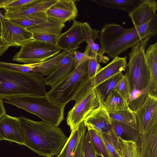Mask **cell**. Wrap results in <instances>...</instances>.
I'll list each match as a JSON object with an SVG mask.
<instances>
[{
    "label": "cell",
    "mask_w": 157,
    "mask_h": 157,
    "mask_svg": "<svg viewBox=\"0 0 157 157\" xmlns=\"http://www.w3.org/2000/svg\"><path fill=\"white\" fill-rule=\"evenodd\" d=\"M93 88L91 79L88 78L85 81L78 91L73 101H75V103L78 102Z\"/></svg>",
    "instance_id": "obj_38"
},
{
    "label": "cell",
    "mask_w": 157,
    "mask_h": 157,
    "mask_svg": "<svg viewBox=\"0 0 157 157\" xmlns=\"http://www.w3.org/2000/svg\"><path fill=\"white\" fill-rule=\"evenodd\" d=\"M24 145L40 156L58 155L68 138L61 128L42 120L35 121L19 117Z\"/></svg>",
    "instance_id": "obj_1"
},
{
    "label": "cell",
    "mask_w": 157,
    "mask_h": 157,
    "mask_svg": "<svg viewBox=\"0 0 157 157\" xmlns=\"http://www.w3.org/2000/svg\"><path fill=\"white\" fill-rule=\"evenodd\" d=\"M90 53V49L88 45L86 47L85 51L83 53L77 50L74 51L73 58L75 68L79 65L89 60Z\"/></svg>",
    "instance_id": "obj_39"
},
{
    "label": "cell",
    "mask_w": 157,
    "mask_h": 157,
    "mask_svg": "<svg viewBox=\"0 0 157 157\" xmlns=\"http://www.w3.org/2000/svg\"><path fill=\"white\" fill-rule=\"evenodd\" d=\"M124 74L121 72L105 81L94 88L99 104L103 105L104 99L119 82Z\"/></svg>",
    "instance_id": "obj_27"
},
{
    "label": "cell",
    "mask_w": 157,
    "mask_h": 157,
    "mask_svg": "<svg viewBox=\"0 0 157 157\" xmlns=\"http://www.w3.org/2000/svg\"><path fill=\"white\" fill-rule=\"evenodd\" d=\"M46 13L48 16L65 23L75 20L78 15V10L74 0H57Z\"/></svg>",
    "instance_id": "obj_14"
},
{
    "label": "cell",
    "mask_w": 157,
    "mask_h": 157,
    "mask_svg": "<svg viewBox=\"0 0 157 157\" xmlns=\"http://www.w3.org/2000/svg\"><path fill=\"white\" fill-rule=\"evenodd\" d=\"M86 127L83 122L81 123L73 131L58 157H73L82 134L86 132Z\"/></svg>",
    "instance_id": "obj_21"
},
{
    "label": "cell",
    "mask_w": 157,
    "mask_h": 157,
    "mask_svg": "<svg viewBox=\"0 0 157 157\" xmlns=\"http://www.w3.org/2000/svg\"><path fill=\"white\" fill-rule=\"evenodd\" d=\"M134 27L142 40L147 38L151 39L157 33V14L147 22Z\"/></svg>",
    "instance_id": "obj_31"
},
{
    "label": "cell",
    "mask_w": 157,
    "mask_h": 157,
    "mask_svg": "<svg viewBox=\"0 0 157 157\" xmlns=\"http://www.w3.org/2000/svg\"><path fill=\"white\" fill-rule=\"evenodd\" d=\"M0 139L24 145V135L19 117L6 114L0 118Z\"/></svg>",
    "instance_id": "obj_12"
},
{
    "label": "cell",
    "mask_w": 157,
    "mask_h": 157,
    "mask_svg": "<svg viewBox=\"0 0 157 157\" xmlns=\"http://www.w3.org/2000/svg\"><path fill=\"white\" fill-rule=\"evenodd\" d=\"M65 26V23L62 21L49 17L47 21L26 28L33 34L48 33L59 35Z\"/></svg>",
    "instance_id": "obj_22"
},
{
    "label": "cell",
    "mask_w": 157,
    "mask_h": 157,
    "mask_svg": "<svg viewBox=\"0 0 157 157\" xmlns=\"http://www.w3.org/2000/svg\"><path fill=\"white\" fill-rule=\"evenodd\" d=\"M109 157H121L118 139L112 132L110 135L101 134Z\"/></svg>",
    "instance_id": "obj_33"
},
{
    "label": "cell",
    "mask_w": 157,
    "mask_h": 157,
    "mask_svg": "<svg viewBox=\"0 0 157 157\" xmlns=\"http://www.w3.org/2000/svg\"><path fill=\"white\" fill-rule=\"evenodd\" d=\"M113 90L128 102L131 98L132 93L128 79L124 74Z\"/></svg>",
    "instance_id": "obj_35"
},
{
    "label": "cell",
    "mask_w": 157,
    "mask_h": 157,
    "mask_svg": "<svg viewBox=\"0 0 157 157\" xmlns=\"http://www.w3.org/2000/svg\"><path fill=\"white\" fill-rule=\"evenodd\" d=\"M83 28L86 38V42L90 49V51L100 56H104L99 45L95 43L99 37V30L91 28L87 22L82 23Z\"/></svg>",
    "instance_id": "obj_29"
},
{
    "label": "cell",
    "mask_w": 157,
    "mask_h": 157,
    "mask_svg": "<svg viewBox=\"0 0 157 157\" xmlns=\"http://www.w3.org/2000/svg\"><path fill=\"white\" fill-rule=\"evenodd\" d=\"M48 18L46 12H40L23 15L9 20L14 23L27 28L46 21Z\"/></svg>",
    "instance_id": "obj_28"
},
{
    "label": "cell",
    "mask_w": 157,
    "mask_h": 157,
    "mask_svg": "<svg viewBox=\"0 0 157 157\" xmlns=\"http://www.w3.org/2000/svg\"><path fill=\"white\" fill-rule=\"evenodd\" d=\"M145 60L150 75L146 92L157 97V43L150 45L145 52Z\"/></svg>",
    "instance_id": "obj_19"
},
{
    "label": "cell",
    "mask_w": 157,
    "mask_h": 157,
    "mask_svg": "<svg viewBox=\"0 0 157 157\" xmlns=\"http://www.w3.org/2000/svg\"><path fill=\"white\" fill-rule=\"evenodd\" d=\"M70 52L63 50L56 56L42 62L35 63L33 72L39 73L48 76L57 68L62 59Z\"/></svg>",
    "instance_id": "obj_24"
},
{
    "label": "cell",
    "mask_w": 157,
    "mask_h": 157,
    "mask_svg": "<svg viewBox=\"0 0 157 157\" xmlns=\"http://www.w3.org/2000/svg\"><path fill=\"white\" fill-rule=\"evenodd\" d=\"M121 157H140L136 142L118 139Z\"/></svg>",
    "instance_id": "obj_32"
},
{
    "label": "cell",
    "mask_w": 157,
    "mask_h": 157,
    "mask_svg": "<svg viewBox=\"0 0 157 157\" xmlns=\"http://www.w3.org/2000/svg\"><path fill=\"white\" fill-rule=\"evenodd\" d=\"M100 49L111 59L118 56L142 41L135 27L124 28L121 25L106 24L99 36Z\"/></svg>",
    "instance_id": "obj_3"
},
{
    "label": "cell",
    "mask_w": 157,
    "mask_h": 157,
    "mask_svg": "<svg viewBox=\"0 0 157 157\" xmlns=\"http://www.w3.org/2000/svg\"><path fill=\"white\" fill-rule=\"evenodd\" d=\"M109 114L112 120L126 124L138 130L136 116L130 108L127 110L109 113Z\"/></svg>",
    "instance_id": "obj_30"
},
{
    "label": "cell",
    "mask_w": 157,
    "mask_h": 157,
    "mask_svg": "<svg viewBox=\"0 0 157 157\" xmlns=\"http://www.w3.org/2000/svg\"><path fill=\"white\" fill-rule=\"evenodd\" d=\"M54 157L53 156H48V157Z\"/></svg>",
    "instance_id": "obj_47"
},
{
    "label": "cell",
    "mask_w": 157,
    "mask_h": 157,
    "mask_svg": "<svg viewBox=\"0 0 157 157\" xmlns=\"http://www.w3.org/2000/svg\"><path fill=\"white\" fill-rule=\"evenodd\" d=\"M157 2L155 0H142L139 5L128 15L134 27L149 21L156 15Z\"/></svg>",
    "instance_id": "obj_17"
},
{
    "label": "cell",
    "mask_w": 157,
    "mask_h": 157,
    "mask_svg": "<svg viewBox=\"0 0 157 157\" xmlns=\"http://www.w3.org/2000/svg\"><path fill=\"white\" fill-rule=\"evenodd\" d=\"M57 0H34L17 9L6 11L4 16L10 19L21 16L40 12H46Z\"/></svg>",
    "instance_id": "obj_18"
},
{
    "label": "cell",
    "mask_w": 157,
    "mask_h": 157,
    "mask_svg": "<svg viewBox=\"0 0 157 157\" xmlns=\"http://www.w3.org/2000/svg\"><path fill=\"white\" fill-rule=\"evenodd\" d=\"M148 94L146 93L142 94L128 102L129 108L133 112L143 103Z\"/></svg>",
    "instance_id": "obj_40"
},
{
    "label": "cell",
    "mask_w": 157,
    "mask_h": 157,
    "mask_svg": "<svg viewBox=\"0 0 157 157\" xmlns=\"http://www.w3.org/2000/svg\"><path fill=\"white\" fill-rule=\"evenodd\" d=\"M1 139H0V141H1Z\"/></svg>",
    "instance_id": "obj_49"
},
{
    "label": "cell",
    "mask_w": 157,
    "mask_h": 157,
    "mask_svg": "<svg viewBox=\"0 0 157 157\" xmlns=\"http://www.w3.org/2000/svg\"><path fill=\"white\" fill-rule=\"evenodd\" d=\"M136 143L140 157H157V123L140 134Z\"/></svg>",
    "instance_id": "obj_16"
},
{
    "label": "cell",
    "mask_w": 157,
    "mask_h": 157,
    "mask_svg": "<svg viewBox=\"0 0 157 157\" xmlns=\"http://www.w3.org/2000/svg\"><path fill=\"white\" fill-rule=\"evenodd\" d=\"M89 60L76 67L67 76L51 87L46 96L51 101L59 105H65L73 100L88 76Z\"/></svg>",
    "instance_id": "obj_6"
},
{
    "label": "cell",
    "mask_w": 157,
    "mask_h": 157,
    "mask_svg": "<svg viewBox=\"0 0 157 157\" xmlns=\"http://www.w3.org/2000/svg\"><path fill=\"white\" fill-rule=\"evenodd\" d=\"M6 12L5 10L3 8H0V37L1 34V16L2 15H4Z\"/></svg>",
    "instance_id": "obj_46"
},
{
    "label": "cell",
    "mask_w": 157,
    "mask_h": 157,
    "mask_svg": "<svg viewBox=\"0 0 157 157\" xmlns=\"http://www.w3.org/2000/svg\"><path fill=\"white\" fill-rule=\"evenodd\" d=\"M33 34V39L45 42L52 45L57 46L59 35L48 33H35Z\"/></svg>",
    "instance_id": "obj_37"
},
{
    "label": "cell",
    "mask_w": 157,
    "mask_h": 157,
    "mask_svg": "<svg viewBox=\"0 0 157 157\" xmlns=\"http://www.w3.org/2000/svg\"><path fill=\"white\" fill-rule=\"evenodd\" d=\"M10 47V45L0 37V57L8 50Z\"/></svg>",
    "instance_id": "obj_43"
},
{
    "label": "cell",
    "mask_w": 157,
    "mask_h": 157,
    "mask_svg": "<svg viewBox=\"0 0 157 157\" xmlns=\"http://www.w3.org/2000/svg\"><path fill=\"white\" fill-rule=\"evenodd\" d=\"M34 114L43 121L56 126L59 125L64 117L65 106L56 105L45 96H18L4 101Z\"/></svg>",
    "instance_id": "obj_4"
},
{
    "label": "cell",
    "mask_w": 157,
    "mask_h": 157,
    "mask_svg": "<svg viewBox=\"0 0 157 157\" xmlns=\"http://www.w3.org/2000/svg\"><path fill=\"white\" fill-rule=\"evenodd\" d=\"M13 1V0H0V8H4Z\"/></svg>",
    "instance_id": "obj_45"
},
{
    "label": "cell",
    "mask_w": 157,
    "mask_h": 157,
    "mask_svg": "<svg viewBox=\"0 0 157 157\" xmlns=\"http://www.w3.org/2000/svg\"><path fill=\"white\" fill-rule=\"evenodd\" d=\"M71 26L67 31L59 35L57 46L68 52L76 50L79 45L86 41L82 23L73 20Z\"/></svg>",
    "instance_id": "obj_13"
},
{
    "label": "cell",
    "mask_w": 157,
    "mask_h": 157,
    "mask_svg": "<svg viewBox=\"0 0 157 157\" xmlns=\"http://www.w3.org/2000/svg\"><path fill=\"white\" fill-rule=\"evenodd\" d=\"M99 105V102L93 88L80 101L75 103L68 112L67 117V123L73 131L83 121L92 111Z\"/></svg>",
    "instance_id": "obj_8"
},
{
    "label": "cell",
    "mask_w": 157,
    "mask_h": 157,
    "mask_svg": "<svg viewBox=\"0 0 157 157\" xmlns=\"http://www.w3.org/2000/svg\"><path fill=\"white\" fill-rule=\"evenodd\" d=\"M98 5L109 9L124 11L128 13L133 11L140 3L142 0H93Z\"/></svg>",
    "instance_id": "obj_25"
},
{
    "label": "cell",
    "mask_w": 157,
    "mask_h": 157,
    "mask_svg": "<svg viewBox=\"0 0 157 157\" xmlns=\"http://www.w3.org/2000/svg\"><path fill=\"white\" fill-rule=\"evenodd\" d=\"M44 78L39 73H25L0 66V98L45 96Z\"/></svg>",
    "instance_id": "obj_2"
},
{
    "label": "cell",
    "mask_w": 157,
    "mask_h": 157,
    "mask_svg": "<svg viewBox=\"0 0 157 157\" xmlns=\"http://www.w3.org/2000/svg\"><path fill=\"white\" fill-rule=\"evenodd\" d=\"M1 38L10 46L21 47L28 41L33 39V34L27 28L14 23L1 16Z\"/></svg>",
    "instance_id": "obj_9"
},
{
    "label": "cell",
    "mask_w": 157,
    "mask_h": 157,
    "mask_svg": "<svg viewBox=\"0 0 157 157\" xmlns=\"http://www.w3.org/2000/svg\"><path fill=\"white\" fill-rule=\"evenodd\" d=\"M86 132H84L81 136L73 157H83V143Z\"/></svg>",
    "instance_id": "obj_42"
},
{
    "label": "cell",
    "mask_w": 157,
    "mask_h": 157,
    "mask_svg": "<svg viewBox=\"0 0 157 157\" xmlns=\"http://www.w3.org/2000/svg\"><path fill=\"white\" fill-rule=\"evenodd\" d=\"M89 132L92 144L97 155L102 157H109L101 134L93 130Z\"/></svg>",
    "instance_id": "obj_34"
},
{
    "label": "cell",
    "mask_w": 157,
    "mask_h": 157,
    "mask_svg": "<svg viewBox=\"0 0 157 157\" xmlns=\"http://www.w3.org/2000/svg\"><path fill=\"white\" fill-rule=\"evenodd\" d=\"M6 114V110L3 105V99L0 98V118Z\"/></svg>",
    "instance_id": "obj_44"
},
{
    "label": "cell",
    "mask_w": 157,
    "mask_h": 157,
    "mask_svg": "<svg viewBox=\"0 0 157 157\" xmlns=\"http://www.w3.org/2000/svg\"><path fill=\"white\" fill-rule=\"evenodd\" d=\"M55 157H57V155Z\"/></svg>",
    "instance_id": "obj_48"
},
{
    "label": "cell",
    "mask_w": 157,
    "mask_h": 157,
    "mask_svg": "<svg viewBox=\"0 0 157 157\" xmlns=\"http://www.w3.org/2000/svg\"><path fill=\"white\" fill-rule=\"evenodd\" d=\"M83 157H97L88 131L85 134L82 147Z\"/></svg>",
    "instance_id": "obj_36"
},
{
    "label": "cell",
    "mask_w": 157,
    "mask_h": 157,
    "mask_svg": "<svg viewBox=\"0 0 157 157\" xmlns=\"http://www.w3.org/2000/svg\"><path fill=\"white\" fill-rule=\"evenodd\" d=\"M127 57L117 56L106 66L101 67L95 76L90 78L93 88L114 75L125 71L127 64Z\"/></svg>",
    "instance_id": "obj_15"
},
{
    "label": "cell",
    "mask_w": 157,
    "mask_h": 157,
    "mask_svg": "<svg viewBox=\"0 0 157 157\" xmlns=\"http://www.w3.org/2000/svg\"><path fill=\"white\" fill-rule=\"evenodd\" d=\"M150 39H143L132 48L128 54L124 75L128 79L131 93L137 91L141 94H147L150 75L145 60V50Z\"/></svg>",
    "instance_id": "obj_5"
},
{
    "label": "cell",
    "mask_w": 157,
    "mask_h": 157,
    "mask_svg": "<svg viewBox=\"0 0 157 157\" xmlns=\"http://www.w3.org/2000/svg\"><path fill=\"white\" fill-rule=\"evenodd\" d=\"M34 0H13V1L7 5L3 9L8 11L17 9L24 5L34 1Z\"/></svg>",
    "instance_id": "obj_41"
},
{
    "label": "cell",
    "mask_w": 157,
    "mask_h": 157,
    "mask_svg": "<svg viewBox=\"0 0 157 157\" xmlns=\"http://www.w3.org/2000/svg\"><path fill=\"white\" fill-rule=\"evenodd\" d=\"M21 47L12 60L25 64L45 61L56 56L62 50L57 46L34 39L28 41Z\"/></svg>",
    "instance_id": "obj_7"
},
{
    "label": "cell",
    "mask_w": 157,
    "mask_h": 157,
    "mask_svg": "<svg viewBox=\"0 0 157 157\" xmlns=\"http://www.w3.org/2000/svg\"><path fill=\"white\" fill-rule=\"evenodd\" d=\"M112 132L117 139L136 142L141 133L136 129L126 124L112 120Z\"/></svg>",
    "instance_id": "obj_23"
},
{
    "label": "cell",
    "mask_w": 157,
    "mask_h": 157,
    "mask_svg": "<svg viewBox=\"0 0 157 157\" xmlns=\"http://www.w3.org/2000/svg\"><path fill=\"white\" fill-rule=\"evenodd\" d=\"M74 51L70 52L62 59L57 68L52 74L44 78L46 85L52 86L69 75L74 70L75 67L73 58Z\"/></svg>",
    "instance_id": "obj_20"
},
{
    "label": "cell",
    "mask_w": 157,
    "mask_h": 157,
    "mask_svg": "<svg viewBox=\"0 0 157 157\" xmlns=\"http://www.w3.org/2000/svg\"><path fill=\"white\" fill-rule=\"evenodd\" d=\"M133 113L140 133L147 132L157 123V97L148 94L143 103Z\"/></svg>",
    "instance_id": "obj_10"
},
{
    "label": "cell",
    "mask_w": 157,
    "mask_h": 157,
    "mask_svg": "<svg viewBox=\"0 0 157 157\" xmlns=\"http://www.w3.org/2000/svg\"><path fill=\"white\" fill-rule=\"evenodd\" d=\"M83 122L87 130H94L102 135L112 133V120L103 105L99 104L88 115Z\"/></svg>",
    "instance_id": "obj_11"
},
{
    "label": "cell",
    "mask_w": 157,
    "mask_h": 157,
    "mask_svg": "<svg viewBox=\"0 0 157 157\" xmlns=\"http://www.w3.org/2000/svg\"><path fill=\"white\" fill-rule=\"evenodd\" d=\"M103 105L109 113L129 109L128 101L113 90L105 98Z\"/></svg>",
    "instance_id": "obj_26"
}]
</instances>
